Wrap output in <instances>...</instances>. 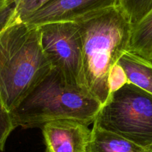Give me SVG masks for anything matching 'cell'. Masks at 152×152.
I'll return each instance as SVG.
<instances>
[{"label":"cell","instance_id":"obj_6","mask_svg":"<svg viewBox=\"0 0 152 152\" xmlns=\"http://www.w3.org/2000/svg\"><path fill=\"white\" fill-rule=\"evenodd\" d=\"M117 5L118 0H49L23 22L36 26L60 22H78Z\"/></svg>","mask_w":152,"mask_h":152},{"label":"cell","instance_id":"obj_5","mask_svg":"<svg viewBox=\"0 0 152 152\" xmlns=\"http://www.w3.org/2000/svg\"><path fill=\"white\" fill-rule=\"evenodd\" d=\"M38 28L42 49L52 68L68 84L83 88L82 36L78 23L60 22Z\"/></svg>","mask_w":152,"mask_h":152},{"label":"cell","instance_id":"obj_11","mask_svg":"<svg viewBox=\"0 0 152 152\" xmlns=\"http://www.w3.org/2000/svg\"><path fill=\"white\" fill-rule=\"evenodd\" d=\"M118 7L131 26L152 10V0H118Z\"/></svg>","mask_w":152,"mask_h":152},{"label":"cell","instance_id":"obj_13","mask_svg":"<svg viewBox=\"0 0 152 152\" xmlns=\"http://www.w3.org/2000/svg\"><path fill=\"white\" fill-rule=\"evenodd\" d=\"M16 7L17 18L24 21L34 11L49 0H14Z\"/></svg>","mask_w":152,"mask_h":152},{"label":"cell","instance_id":"obj_8","mask_svg":"<svg viewBox=\"0 0 152 152\" xmlns=\"http://www.w3.org/2000/svg\"><path fill=\"white\" fill-rule=\"evenodd\" d=\"M86 152H152L116 134L93 125Z\"/></svg>","mask_w":152,"mask_h":152},{"label":"cell","instance_id":"obj_10","mask_svg":"<svg viewBox=\"0 0 152 152\" xmlns=\"http://www.w3.org/2000/svg\"><path fill=\"white\" fill-rule=\"evenodd\" d=\"M128 51L152 61V10L131 26Z\"/></svg>","mask_w":152,"mask_h":152},{"label":"cell","instance_id":"obj_15","mask_svg":"<svg viewBox=\"0 0 152 152\" xmlns=\"http://www.w3.org/2000/svg\"><path fill=\"white\" fill-rule=\"evenodd\" d=\"M128 83V79L125 72L122 67L117 64L111 69L109 75V87L110 93L120 88L121 87Z\"/></svg>","mask_w":152,"mask_h":152},{"label":"cell","instance_id":"obj_9","mask_svg":"<svg viewBox=\"0 0 152 152\" xmlns=\"http://www.w3.org/2000/svg\"><path fill=\"white\" fill-rule=\"evenodd\" d=\"M117 64L125 72L128 83L152 94V61L126 51Z\"/></svg>","mask_w":152,"mask_h":152},{"label":"cell","instance_id":"obj_12","mask_svg":"<svg viewBox=\"0 0 152 152\" xmlns=\"http://www.w3.org/2000/svg\"><path fill=\"white\" fill-rule=\"evenodd\" d=\"M15 128L11 113L0 99V151H4L7 139Z\"/></svg>","mask_w":152,"mask_h":152},{"label":"cell","instance_id":"obj_2","mask_svg":"<svg viewBox=\"0 0 152 152\" xmlns=\"http://www.w3.org/2000/svg\"><path fill=\"white\" fill-rule=\"evenodd\" d=\"M52 69L38 26L17 19L0 32V99L10 113Z\"/></svg>","mask_w":152,"mask_h":152},{"label":"cell","instance_id":"obj_7","mask_svg":"<svg viewBox=\"0 0 152 152\" xmlns=\"http://www.w3.org/2000/svg\"><path fill=\"white\" fill-rule=\"evenodd\" d=\"M45 152H86L91 130L88 125L71 119H57L41 127Z\"/></svg>","mask_w":152,"mask_h":152},{"label":"cell","instance_id":"obj_1","mask_svg":"<svg viewBox=\"0 0 152 152\" xmlns=\"http://www.w3.org/2000/svg\"><path fill=\"white\" fill-rule=\"evenodd\" d=\"M76 23L82 36V87L102 106L110 94V72L128 51L131 25L118 5Z\"/></svg>","mask_w":152,"mask_h":152},{"label":"cell","instance_id":"obj_3","mask_svg":"<svg viewBox=\"0 0 152 152\" xmlns=\"http://www.w3.org/2000/svg\"><path fill=\"white\" fill-rule=\"evenodd\" d=\"M102 104L81 87L72 85L52 68L11 112L15 127L41 128L57 119H71L89 125Z\"/></svg>","mask_w":152,"mask_h":152},{"label":"cell","instance_id":"obj_4","mask_svg":"<svg viewBox=\"0 0 152 152\" xmlns=\"http://www.w3.org/2000/svg\"><path fill=\"white\" fill-rule=\"evenodd\" d=\"M93 124L152 151V94L126 83L110 93Z\"/></svg>","mask_w":152,"mask_h":152},{"label":"cell","instance_id":"obj_14","mask_svg":"<svg viewBox=\"0 0 152 152\" xmlns=\"http://www.w3.org/2000/svg\"><path fill=\"white\" fill-rule=\"evenodd\" d=\"M17 19L14 0H0V32Z\"/></svg>","mask_w":152,"mask_h":152}]
</instances>
